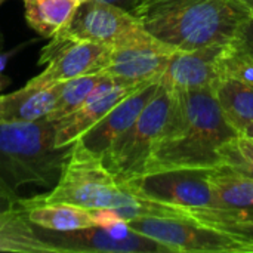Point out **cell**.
Instances as JSON below:
<instances>
[{"mask_svg": "<svg viewBox=\"0 0 253 253\" xmlns=\"http://www.w3.org/2000/svg\"><path fill=\"white\" fill-rule=\"evenodd\" d=\"M219 73L221 79H234L253 86V59L231 40L221 49Z\"/></svg>", "mask_w": 253, "mask_h": 253, "instance_id": "obj_22", "label": "cell"}, {"mask_svg": "<svg viewBox=\"0 0 253 253\" xmlns=\"http://www.w3.org/2000/svg\"><path fill=\"white\" fill-rule=\"evenodd\" d=\"M76 1H79V3H83V1H87V0H76Z\"/></svg>", "mask_w": 253, "mask_h": 253, "instance_id": "obj_30", "label": "cell"}, {"mask_svg": "<svg viewBox=\"0 0 253 253\" xmlns=\"http://www.w3.org/2000/svg\"><path fill=\"white\" fill-rule=\"evenodd\" d=\"M231 43L248 53L253 59V15L248 16L237 28Z\"/></svg>", "mask_w": 253, "mask_h": 253, "instance_id": "obj_24", "label": "cell"}, {"mask_svg": "<svg viewBox=\"0 0 253 253\" xmlns=\"http://www.w3.org/2000/svg\"><path fill=\"white\" fill-rule=\"evenodd\" d=\"M56 36L68 40L92 42L105 47L129 46L156 39L130 12L101 0L80 3Z\"/></svg>", "mask_w": 253, "mask_h": 253, "instance_id": "obj_6", "label": "cell"}, {"mask_svg": "<svg viewBox=\"0 0 253 253\" xmlns=\"http://www.w3.org/2000/svg\"><path fill=\"white\" fill-rule=\"evenodd\" d=\"M107 76L99 74H83L67 82L59 83V92L55 102L53 110L46 117L49 122H58L68 114H71L76 108H79L83 101L95 90V87L105 79Z\"/></svg>", "mask_w": 253, "mask_h": 253, "instance_id": "obj_21", "label": "cell"}, {"mask_svg": "<svg viewBox=\"0 0 253 253\" xmlns=\"http://www.w3.org/2000/svg\"><path fill=\"white\" fill-rule=\"evenodd\" d=\"M221 166L253 178V141L242 135L221 148Z\"/></svg>", "mask_w": 253, "mask_h": 253, "instance_id": "obj_23", "label": "cell"}, {"mask_svg": "<svg viewBox=\"0 0 253 253\" xmlns=\"http://www.w3.org/2000/svg\"><path fill=\"white\" fill-rule=\"evenodd\" d=\"M173 101L175 93L159 84V90L133 125L101 157L107 169L120 182L145 172L154 147L169 123Z\"/></svg>", "mask_w": 253, "mask_h": 253, "instance_id": "obj_5", "label": "cell"}, {"mask_svg": "<svg viewBox=\"0 0 253 253\" xmlns=\"http://www.w3.org/2000/svg\"><path fill=\"white\" fill-rule=\"evenodd\" d=\"M159 90V83H148L114 105L93 127L82 135L77 142L87 151L102 157L110 147L133 125L145 105Z\"/></svg>", "mask_w": 253, "mask_h": 253, "instance_id": "obj_15", "label": "cell"}, {"mask_svg": "<svg viewBox=\"0 0 253 253\" xmlns=\"http://www.w3.org/2000/svg\"><path fill=\"white\" fill-rule=\"evenodd\" d=\"M132 15L165 44L193 50L228 43L251 12L240 0H139Z\"/></svg>", "mask_w": 253, "mask_h": 253, "instance_id": "obj_3", "label": "cell"}, {"mask_svg": "<svg viewBox=\"0 0 253 253\" xmlns=\"http://www.w3.org/2000/svg\"><path fill=\"white\" fill-rule=\"evenodd\" d=\"M50 39L52 40L42 49L39 58V64L44 65V70L28 80L27 84L52 86L89 74L98 58L107 49L98 43L68 40L56 34Z\"/></svg>", "mask_w": 253, "mask_h": 253, "instance_id": "obj_12", "label": "cell"}, {"mask_svg": "<svg viewBox=\"0 0 253 253\" xmlns=\"http://www.w3.org/2000/svg\"><path fill=\"white\" fill-rule=\"evenodd\" d=\"M0 252L59 253L55 246L40 237L36 225L18 205L0 215Z\"/></svg>", "mask_w": 253, "mask_h": 253, "instance_id": "obj_18", "label": "cell"}, {"mask_svg": "<svg viewBox=\"0 0 253 253\" xmlns=\"http://www.w3.org/2000/svg\"><path fill=\"white\" fill-rule=\"evenodd\" d=\"M242 136L249 138V139H253V122H251V123L245 127V130L242 132Z\"/></svg>", "mask_w": 253, "mask_h": 253, "instance_id": "obj_28", "label": "cell"}, {"mask_svg": "<svg viewBox=\"0 0 253 253\" xmlns=\"http://www.w3.org/2000/svg\"><path fill=\"white\" fill-rule=\"evenodd\" d=\"M27 24L43 37H53L79 7L76 0H22Z\"/></svg>", "mask_w": 253, "mask_h": 253, "instance_id": "obj_20", "label": "cell"}, {"mask_svg": "<svg viewBox=\"0 0 253 253\" xmlns=\"http://www.w3.org/2000/svg\"><path fill=\"white\" fill-rule=\"evenodd\" d=\"M101 1H105V3H110V4L119 6V7H122V9H125V10H127V12H130V13H132L133 7L138 4V1H139V0H101Z\"/></svg>", "mask_w": 253, "mask_h": 253, "instance_id": "obj_27", "label": "cell"}, {"mask_svg": "<svg viewBox=\"0 0 253 253\" xmlns=\"http://www.w3.org/2000/svg\"><path fill=\"white\" fill-rule=\"evenodd\" d=\"M126 222L133 231L162 243L173 253H253L252 248L237 237L191 216L138 218Z\"/></svg>", "mask_w": 253, "mask_h": 253, "instance_id": "obj_7", "label": "cell"}, {"mask_svg": "<svg viewBox=\"0 0 253 253\" xmlns=\"http://www.w3.org/2000/svg\"><path fill=\"white\" fill-rule=\"evenodd\" d=\"M252 141H253V139H252Z\"/></svg>", "mask_w": 253, "mask_h": 253, "instance_id": "obj_32", "label": "cell"}, {"mask_svg": "<svg viewBox=\"0 0 253 253\" xmlns=\"http://www.w3.org/2000/svg\"><path fill=\"white\" fill-rule=\"evenodd\" d=\"M4 1H6V0H0V6H1V4H3Z\"/></svg>", "mask_w": 253, "mask_h": 253, "instance_id": "obj_31", "label": "cell"}, {"mask_svg": "<svg viewBox=\"0 0 253 253\" xmlns=\"http://www.w3.org/2000/svg\"><path fill=\"white\" fill-rule=\"evenodd\" d=\"M212 169H165L145 172L125 184L139 197L188 211L212 205Z\"/></svg>", "mask_w": 253, "mask_h": 253, "instance_id": "obj_9", "label": "cell"}, {"mask_svg": "<svg viewBox=\"0 0 253 253\" xmlns=\"http://www.w3.org/2000/svg\"><path fill=\"white\" fill-rule=\"evenodd\" d=\"M176 49L154 39L120 47H107L89 74L107 76L130 83H159Z\"/></svg>", "mask_w": 253, "mask_h": 253, "instance_id": "obj_10", "label": "cell"}, {"mask_svg": "<svg viewBox=\"0 0 253 253\" xmlns=\"http://www.w3.org/2000/svg\"><path fill=\"white\" fill-rule=\"evenodd\" d=\"M144 84L105 77L79 108L56 122L55 145L70 147L90 127H93L114 105H117L120 101H123Z\"/></svg>", "mask_w": 253, "mask_h": 253, "instance_id": "obj_13", "label": "cell"}, {"mask_svg": "<svg viewBox=\"0 0 253 253\" xmlns=\"http://www.w3.org/2000/svg\"><path fill=\"white\" fill-rule=\"evenodd\" d=\"M213 227V225H212ZM215 228H219L239 240L249 245L253 251V222H242V224H228V225H216Z\"/></svg>", "mask_w": 253, "mask_h": 253, "instance_id": "obj_25", "label": "cell"}, {"mask_svg": "<svg viewBox=\"0 0 253 253\" xmlns=\"http://www.w3.org/2000/svg\"><path fill=\"white\" fill-rule=\"evenodd\" d=\"M212 90L225 120L242 135L253 122V86L234 79H221Z\"/></svg>", "mask_w": 253, "mask_h": 253, "instance_id": "obj_19", "label": "cell"}, {"mask_svg": "<svg viewBox=\"0 0 253 253\" xmlns=\"http://www.w3.org/2000/svg\"><path fill=\"white\" fill-rule=\"evenodd\" d=\"M55 125L0 122V187L9 194L19 197L24 187H53L59 179L71 145H55Z\"/></svg>", "mask_w": 253, "mask_h": 253, "instance_id": "obj_4", "label": "cell"}, {"mask_svg": "<svg viewBox=\"0 0 253 253\" xmlns=\"http://www.w3.org/2000/svg\"><path fill=\"white\" fill-rule=\"evenodd\" d=\"M236 136L239 132L225 120L212 89L178 92L145 172L219 168L221 148Z\"/></svg>", "mask_w": 253, "mask_h": 253, "instance_id": "obj_1", "label": "cell"}, {"mask_svg": "<svg viewBox=\"0 0 253 253\" xmlns=\"http://www.w3.org/2000/svg\"><path fill=\"white\" fill-rule=\"evenodd\" d=\"M245 6H246V9L251 12V15H253V0H240Z\"/></svg>", "mask_w": 253, "mask_h": 253, "instance_id": "obj_29", "label": "cell"}, {"mask_svg": "<svg viewBox=\"0 0 253 253\" xmlns=\"http://www.w3.org/2000/svg\"><path fill=\"white\" fill-rule=\"evenodd\" d=\"M36 228L40 237L55 246L59 253H173L162 243L133 231L123 219H117L108 225H96L74 231Z\"/></svg>", "mask_w": 253, "mask_h": 253, "instance_id": "obj_8", "label": "cell"}, {"mask_svg": "<svg viewBox=\"0 0 253 253\" xmlns=\"http://www.w3.org/2000/svg\"><path fill=\"white\" fill-rule=\"evenodd\" d=\"M18 199H19V197H15V196L9 194L6 190H3V188L0 187V215H1L3 212H6L7 209H10V208L18 202Z\"/></svg>", "mask_w": 253, "mask_h": 253, "instance_id": "obj_26", "label": "cell"}, {"mask_svg": "<svg viewBox=\"0 0 253 253\" xmlns=\"http://www.w3.org/2000/svg\"><path fill=\"white\" fill-rule=\"evenodd\" d=\"M224 44H213L193 50H175L159 80V84L173 93L213 89L221 80L219 53Z\"/></svg>", "mask_w": 253, "mask_h": 253, "instance_id": "obj_14", "label": "cell"}, {"mask_svg": "<svg viewBox=\"0 0 253 253\" xmlns=\"http://www.w3.org/2000/svg\"><path fill=\"white\" fill-rule=\"evenodd\" d=\"M212 205L188 211L190 216L208 225L253 222V178L219 166L211 172Z\"/></svg>", "mask_w": 253, "mask_h": 253, "instance_id": "obj_11", "label": "cell"}, {"mask_svg": "<svg viewBox=\"0 0 253 253\" xmlns=\"http://www.w3.org/2000/svg\"><path fill=\"white\" fill-rule=\"evenodd\" d=\"M27 218L40 228L50 231H74L96 225H108L119 218L111 211H87L65 203H42L33 199H18L15 203Z\"/></svg>", "mask_w": 253, "mask_h": 253, "instance_id": "obj_16", "label": "cell"}, {"mask_svg": "<svg viewBox=\"0 0 253 253\" xmlns=\"http://www.w3.org/2000/svg\"><path fill=\"white\" fill-rule=\"evenodd\" d=\"M42 203H65L87 211H111L123 221L138 218L190 216L185 209L136 196L120 182L102 159L77 141L70 147L62 173L47 194L31 197Z\"/></svg>", "mask_w": 253, "mask_h": 253, "instance_id": "obj_2", "label": "cell"}, {"mask_svg": "<svg viewBox=\"0 0 253 253\" xmlns=\"http://www.w3.org/2000/svg\"><path fill=\"white\" fill-rule=\"evenodd\" d=\"M59 84L31 86L0 95V122L31 123L46 119L55 107Z\"/></svg>", "mask_w": 253, "mask_h": 253, "instance_id": "obj_17", "label": "cell"}]
</instances>
